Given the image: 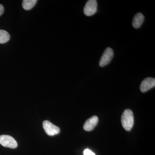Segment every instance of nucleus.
I'll return each mask as SVG.
<instances>
[{"instance_id":"nucleus-1","label":"nucleus","mask_w":155,"mask_h":155,"mask_svg":"<svg viewBox=\"0 0 155 155\" xmlns=\"http://www.w3.org/2000/svg\"><path fill=\"white\" fill-rule=\"evenodd\" d=\"M121 122L124 129L129 131L132 129L134 123L133 112L130 109L125 110L121 117Z\"/></svg>"},{"instance_id":"nucleus-9","label":"nucleus","mask_w":155,"mask_h":155,"mask_svg":"<svg viewBox=\"0 0 155 155\" xmlns=\"http://www.w3.org/2000/svg\"><path fill=\"white\" fill-rule=\"evenodd\" d=\"M37 2V0H24L22 1V8L26 11L30 10L35 5Z\"/></svg>"},{"instance_id":"nucleus-4","label":"nucleus","mask_w":155,"mask_h":155,"mask_svg":"<svg viewBox=\"0 0 155 155\" xmlns=\"http://www.w3.org/2000/svg\"><path fill=\"white\" fill-rule=\"evenodd\" d=\"M97 9V3L96 0H89L84 8V13L90 17L96 14Z\"/></svg>"},{"instance_id":"nucleus-7","label":"nucleus","mask_w":155,"mask_h":155,"mask_svg":"<svg viewBox=\"0 0 155 155\" xmlns=\"http://www.w3.org/2000/svg\"><path fill=\"white\" fill-rule=\"evenodd\" d=\"M98 122V118L97 116H94L89 118L85 122L83 128L86 131H91L94 129Z\"/></svg>"},{"instance_id":"nucleus-5","label":"nucleus","mask_w":155,"mask_h":155,"mask_svg":"<svg viewBox=\"0 0 155 155\" xmlns=\"http://www.w3.org/2000/svg\"><path fill=\"white\" fill-rule=\"evenodd\" d=\"M43 126L48 135L54 136L60 133V128L48 120L44 121Z\"/></svg>"},{"instance_id":"nucleus-12","label":"nucleus","mask_w":155,"mask_h":155,"mask_svg":"<svg viewBox=\"0 0 155 155\" xmlns=\"http://www.w3.org/2000/svg\"><path fill=\"white\" fill-rule=\"evenodd\" d=\"M4 12V8L2 5H0V16L2 15Z\"/></svg>"},{"instance_id":"nucleus-8","label":"nucleus","mask_w":155,"mask_h":155,"mask_svg":"<svg viewBox=\"0 0 155 155\" xmlns=\"http://www.w3.org/2000/svg\"><path fill=\"white\" fill-rule=\"evenodd\" d=\"M144 19V16L141 13H137L134 17L132 25L134 28H139L143 23Z\"/></svg>"},{"instance_id":"nucleus-10","label":"nucleus","mask_w":155,"mask_h":155,"mask_svg":"<svg viewBox=\"0 0 155 155\" xmlns=\"http://www.w3.org/2000/svg\"><path fill=\"white\" fill-rule=\"evenodd\" d=\"M10 39V35L7 31L0 29V43H5L9 41Z\"/></svg>"},{"instance_id":"nucleus-3","label":"nucleus","mask_w":155,"mask_h":155,"mask_svg":"<svg viewBox=\"0 0 155 155\" xmlns=\"http://www.w3.org/2000/svg\"><path fill=\"white\" fill-rule=\"evenodd\" d=\"M114 56V52L111 48H106L103 53L99 62V65L101 67H104L108 65L112 61Z\"/></svg>"},{"instance_id":"nucleus-2","label":"nucleus","mask_w":155,"mask_h":155,"mask_svg":"<svg viewBox=\"0 0 155 155\" xmlns=\"http://www.w3.org/2000/svg\"><path fill=\"white\" fill-rule=\"evenodd\" d=\"M0 144L10 148H16L18 146L17 141L12 137L8 135H0Z\"/></svg>"},{"instance_id":"nucleus-11","label":"nucleus","mask_w":155,"mask_h":155,"mask_svg":"<svg viewBox=\"0 0 155 155\" xmlns=\"http://www.w3.org/2000/svg\"><path fill=\"white\" fill-rule=\"evenodd\" d=\"M84 155H95V154L91 150L87 149L84 151Z\"/></svg>"},{"instance_id":"nucleus-6","label":"nucleus","mask_w":155,"mask_h":155,"mask_svg":"<svg viewBox=\"0 0 155 155\" xmlns=\"http://www.w3.org/2000/svg\"><path fill=\"white\" fill-rule=\"evenodd\" d=\"M155 86V79L153 78L148 77L142 81L140 90L142 93L146 92Z\"/></svg>"}]
</instances>
